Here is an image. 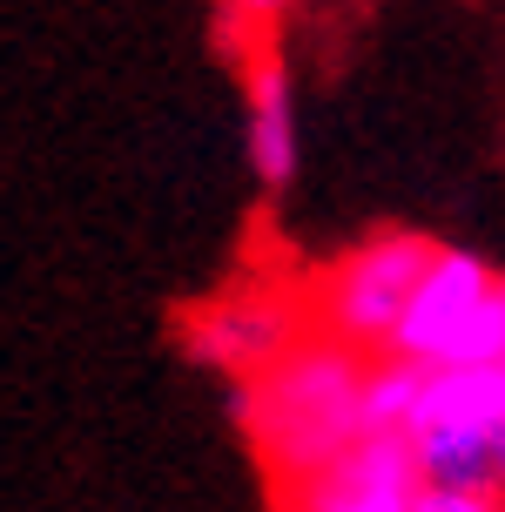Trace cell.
Instances as JSON below:
<instances>
[{
  "mask_svg": "<svg viewBox=\"0 0 505 512\" xmlns=\"http://www.w3.org/2000/svg\"><path fill=\"white\" fill-rule=\"evenodd\" d=\"M378 364L384 358H364L344 337L310 331L277 371L236 391V418L256 452L297 486L378 438Z\"/></svg>",
  "mask_w": 505,
  "mask_h": 512,
  "instance_id": "6da1fadb",
  "label": "cell"
},
{
  "mask_svg": "<svg viewBox=\"0 0 505 512\" xmlns=\"http://www.w3.org/2000/svg\"><path fill=\"white\" fill-rule=\"evenodd\" d=\"M378 438H398L425 486L505 492V364L411 371L378 364Z\"/></svg>",
  "mask_w": 505,
  "mask_h": 512,
  "instance_id": "7a4b0ae2",
  "label": "cell"
},
{
  "mask_svg": "<svg viewBox=\"0 0 505 512\" xmlns=\"http://www.w3.org/2000/svg\"><path fill=\"white\" fill-rule=\"evenodd\" d=\"M391 364H411V371L505 364V277L472 250H431L418 297L391 337Z\"/></svg>",
  "mask_w": 505,
  "mask_h": 512,
  "instance_id": "3957f363",
  "label": "cell"
},
{
  "mask_svg": "<svg viewBox=\"0 0 505 512\" xmlns=\"http://www.w3.org/2000/svg\"><path fill=\"white\" fill-rule=\"evenodd\" d=\"M431 250L438 243H425L411 230H384V236H364L357 250H344L324 277L310 283L317 331L344 337L364 358H391V337H398L404 310L418 297V277H425Z\"/></svg>",
  "mask_w": 505,
  "mask_h": 512,
  "instance_id": "277c9868",
  "label": "cell"
},
{
  "mask_svg": "<svg viewBox=\"0 0 505 512\" xmlns=\"http://www.w3.org/2000/svg\"><path fill=\"white\" fill-rule=\"evenodd\" d=\"M317 331L310 317V290H290L277 277H236L216 297H202L182 324V344L202 371L229 378L236 391L256 384L263 371H277L303 337Z\"/></svg>",
  "mask_w": 505,
  "mask_h": 512,
  "instance_id": "5b68a950",
  "label": "cell"
},
{
  "mask_svg": "<svg viewBox=\"0 0 505 512\" xmlns=\"http://www.w3.org/2000/svg\"><path fill=\"white\" fill-rule=\"evenodd\" d=\"M418 506H425V472L411 465L398 438H364L337 465L290 486V512H418Z\"/></svg>",
  "mask_w": 505,
  "mask_h": 512,
  "instance_id": "8992f818",
  "label": "cell"
},
{
  "mask_svg": "<svg viewBox=\"0 0 505 512\" xmlns=\"http://www.w3.org/2000/svg\"><path fill=\"white\" fill-rule=\"evenodd\" d=\"M243 155L263 189H290L303 162V122H297V81L277 48L243 54Z\"/></svg>",
  "mask_w": 505,
  "mask_h": 512,
  "instance_id": "52a82bcc",
  "label": "cell"
},
{
  "mask_svg": "<svg viewBox=\"0 0 505 512\" xmlns=\"http://www.w3.org/2000/svg\"><path fill=\"white\" fill-rule=\"evenodd\" d=\"M297 14V0H223V21L229 34H243L250 48H270V34Z\"/></svg>",
  "mask_w": 505,
  "mask_h": 512,
  "instance_id": "ba28073f",
  "label": "cell"
},
{
  "mask_svg": "<svg viewBox=\"0 0 505 512\" xmlns=\"http://www.w3.org/2000/svg\"><path fill=\"white\" fill-rule=\"evenodd\" d=\"M418 512H505L499 492H445V486H425V506Z\"/></svg>",
  "mask_w": 505,
  "mask_h": 512,
  "instance_id": "9c48e42d",
  "label": "cell"
}]
</instances>
